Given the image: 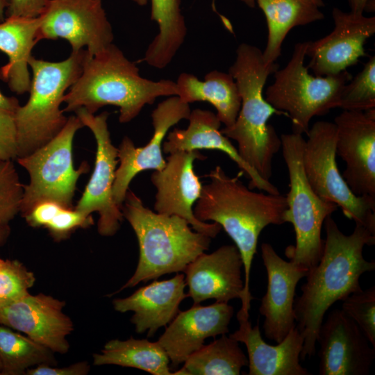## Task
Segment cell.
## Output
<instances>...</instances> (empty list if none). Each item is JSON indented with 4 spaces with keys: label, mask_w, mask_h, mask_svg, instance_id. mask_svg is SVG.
Instances as JSON below:
<instances>
[{
    "label": "cell",
    "mask_w": 375,
    "mask_h": 375,
    "mask_svg": "<svg viewBox=\"0 0 375 375\" xmlns=\"http://www.w3.org/2000/svg\"><path fill=\"white\" fill-rule=\"evenodd\" d=\"M324 224L326 238L322 256L308 269L301 295L294 304L296 326L303 338L302 360L315 354L319 331L329 308L362 290L361 276L375 269V261L363 256L364 247L375 244V234L356 224L352 233L345 235L331 215Z\"/></svg>",
    "instance_id": "cell-1"
},
{
    "label": "cell",
    "mask_w": 375,
    "mask_h": 375,
    "mask_svg": "<svg viewBox=\"0 0 375 375\" xmlns=\"http://www.w3.org/2000/svg\"><path fill=\"white\" fill-rule=\"evenodd\" d=\"M240 172L231 177L220 166L207 175L210 182L202 185L201 193L193 208L195 217L218 223L238 249L244 272V300L240 309L249 314L251 301L250 274L257 251L259 235L270 224L285 223L286 197L281 194L257 192L240 180Z\"/></svg>",
    "instance_id": "cell-2"
},
{
    "label": "cell",
    "mask_w": 375,
    "mask_h": 375,
    "mask_svg": "<svg viewBox=\"0 0 375 375\" xmlns=\"http://www.w3.org/2000/svg\"><path fill=\"white\" fill-rule=\"evenodd\" d=\"M173 95H177L175 81L142 77L135 64L112 43L96 55L87 54L81 75L64 95L62 110L83 108L94 114L105 106H115L119 108V121L124 124L157 98Z\"/></svg>",
    "instance_id": "cell-3"
},
{
    "label": "cell",
    "mask_w": 375,
    "mask_h": 375,
    "mask_svg": "<svg viewBox=\"0 0 375 375\" xmlns=\"http://www.w3.org/2000/svg\"><path fill=\"white\" fill-rule=\"evenodd\" d=\"M277 63H267L257 47L240 44L228 73L234 78L241 97V106L234 124L221 130L238 143L242 159L266 181L272 175L274 156L281 148V140L267 123L273 115H287L275 109L265 99L263 89L268 76L278 69Z\"/></svg>",
    "instance_id": "cell-4"
},
{
    "label": "cell",
    "mask_w": 375,
    "mask_h": 375,
    "mask_svg": "<svg viewBox=\"0 0 375 375\" xmlns=\"http://www.w3.org/2000/svg\"><path fill=\"white\" fill-rule=\"evenodd\" d=\"M121 210L136 235L139 259L134 274L118 292L165 274L183 272L191 262L209 249L210 237L193 231L181 217L147 208L129 189Z\"/></svg>",
    "instance_id": "cell-5"
},
{
    "label": "cell",
    "mask_w": 375,
    "mask_h": 375,
    "mask_svg": "<svg viewBox=\"0 0 375 375\" xmlns=\"http://www.w3.org/2000/svg\"><path fill=\"white\" fill-rule=\"evenodd\" d=\"M87 54L85 49L72 51L59 62L31 56L29 97L16 114L17 158L39 149L65 126L67 118L60 105L66 91L81 75Z\"/></svg>",
    "instance_id": "cell-6"
},
{
    "label": "cell",
    "mask_w": 375,
    "mask_h": 375,
    "mask_svg": "<svg viewBox=\"0 0 375 375\" xmlns=\"http://www.w3.org/2000/svg\"><path fill=\"white\" fill-rule=\"evenodd\" d=\"M307 42L295 44L286 66L277 69L274 82L265 93V100L292 122V133H308L310 122L338 108L344 86L351 79L346 69L339 74L313 76L304 66Z\"/></svg>",
    "instance_id": "cell-7"
},
{
    "label": "cell",
    "mask_w": 375,
    "mask_h": 375,
    "mask_svg": "<svg viewBox=\"0 0 375 375\" xmlns=\"http://www.w3.org/2000/svg\"><path fill=\"white\" fill-rule=\"evenodd\" d=\"M280 137L290 181L284 221L292 224L295 233L294 245L288 246L285 253L290 260L309 269L318 263L322 254L324 220L338 207L322 199L311 188L303 171L302 135L292 133Z\"/></svg>",
    "instance_id": "cell-8"
},
{
    "label": "cell",
    "mask_w": 375,
    "mask_h": 375,
    "mask_svg": "<svg viewBox=\"0 0 375 375\" xmlns=\"http://www.w3.org/2000/svg\"><path fill=\"white\" fill-rule=\"evenodd\" d=\"M83 126L76 115L71 116L53 138L31 153L17 158L29 175L28 183L24 185L20 208L22 216L38 203L47 200L73 208L77 181L90 168L87 162L78 169L73 164V140Z\"/></svg>",
    "instance_id": "cell-9"
},
{
    "label": "cell",
    "mask_w": 375,
    "mask_h": 375,
    "mask_svg": "<svg viewBox=\"0 0 375 375\" xmlns=\"http://www.w3.org/2000/svg\"><path fill=\"white\" fill-rule=\"evenodd\" d=\"M307 135L302 161L312 190L324 201L340 207L348 219L375 234V199L354 194L338 169L335 124L316 122Z\"/></svg>",
    "instance_id": "cell-10"
},
{
    "label": "cell",
    "mask_w": 375,
    "mask_h": 375,
    "mask_svg": "<svg viewBox=\"0 0 375 375\" xmlns=\"http://www.w3.org/2000/svg\"><path fill=\"white\" fill-rule=\"evenodd\" d=\"M75 112L83 126L93 133L97 151L93 172L74 208L85 215L97 212L98 233L112 236L119 229L124 217L112 196L118 158L117 148L112 144L108 127L109 113L104 111L95 115L83 108Z\"/></svg>",
    "instance_id": "cell-11"
},
{
    "label": "cell",
    "mask_w": 375,
    "mask_h": 375,
    "mask_svg": "<svg viewBox=\"0 0 375 375\" xmlns=\"http://www.w3.org/2000/svg\"><path fill=\"white\" fill-rule=\"evenodd\" d=\"M37 40L64 39L72 52L96 55L114 40L102 0H49L40 16Z\"/></svg>",
    "instance_id": "cell-12"
},
{
    "label": "cell",
    "mask_w": 375,
    "mask_h": 375,
    "mask_svg": "<svg viewBox=\"0 0 375 375\" xmlns=\"http://www.w3.org/2000/svg\"><path fill=\"white\" fill-rule=\"evenodd\" d=\"M206 158V156L199 150L172 153L167 158L165 167L152 173L151 181L156 188L153 206L155 212L181 217L194 231L212 239L219 233L222 226L216 222L208 223L197 219L193 212V206L202 189L199 178L194 172V162Z\"/></svg>",
    "instance_id": "cell-13"
},
{
    "label": "cell",
    "mask_w": 375,
    "mask_h": 375,
    "mask_svg": "<svg viewBox=\"0 0 375 375\" xmlns=\"http://www.w3.org/2000/svg\"><path fill=\"white\" fill-rule=\"evenodd\" d=\"M334 124L336 156L346 164L342 177L354 194L375 199V108L344 110Z\"/></svg>",
    "instance_id": "cell-14"
},
{
    "label": "cell",
    "mask_w": 375,
    "mask_h": 375,
    "mask_svg": "<svg viewBox=\"0 0 375 375\" xmlns=\"http://www.w3.org/2000/svg\"><path fill=\"white\" fill-rule=\"evenodd\" d=\"M191 110L189 103L178 96H169L159 103L151 113L153 135L144 147H135L125 136L117 148L119 167L115 172L112 196L121 208L129 185L140 172L148 169L162 170L166 164L162 156V144L169 130L182 119H188Z\"/></svg>",
    "instance_id": "cell-15"
},
{
    "label": "cell",
    "mask_w": 375,
    "mask_h": 375,
    "mask_svg": "<svg viewBox=\"0 0 375 375\" xmlns=\"http://www.w3.org/2000/svg\"><path fill=\"white\" fill-rule=\"evenodd\" d=\"M333 31L316 40L308 41L306 55L310 58L308 68L315 76L334 75L346 70L365 56L364 44L375 33V17L344 12L333 8Z\"/></svg>",
    "instance_id": "cell-16"
},
{
    "label": "cell",
    "mask_w": 375,
    "mask_h": 375,
    "mask_svg": "<svg viewBox=\"0 0 375 375\" xmlns=\"http://www.w3.org/2000/svg\"><path fill=\"white\" fill-rule=\"evenodd\" d=\"M317 342L320 375L369 374L375 348L343 310L335 309L328 313L320 326Z\"/></svg>",
    "instance_id": "cell-17"
},
{
    "label": "cell",
    "mask_w": 375,
    "mask_h": 375,
    "mask_svg": "<svg viewBox=\"0 0 375 375\" xmlns=\"http://www.w3.org/2000/svg\"><path fill=\"white\" fill-rule=\"evenodd\" d=\"M64 301L40 293L0 308V324L16 330L53 353L69 351L67 338L74 324L62 310Z\"/></svg>",
    "instance_id": "cell-18"
},
{
    "label": "cell",
    "mask_w": 375,
    "mask_h": 375,
    "mask_svg": "<svg viewBox=\"0 0 375 375\" xmlns=\"http://www.w3.org/2000/svg\"><path fill=\"white\" fill-rule=\"evenodd\" d=\"M261 257L267 272V286L260 301L259 312L265 317V337L278 343L296 326V288L308 269L291 260H283L269 243L261 244Z\"/></svg>",
    "instance_id": "cell-19"
},
{
    "label": "cell",
    "mask_w": 375,
    "mask_h": 375,
    "mask_svg": "<svg viewBox=\"0 0 375 375\" xmlns=\"http://www.w3.org/2000/svg\"><path fill=\"white\" fill-rule=\"evenodd\" d=\"M243 262L234 244L220 247L210 253H203L185 269L188 297L193 305L208 299L226 302L235 299L244 300L242 278Z\"/></svg>",
    "instance_id": "cell-20"
},
{
    "label": "cell",
    "mask_w": 375,
    "mask_h": 375,
    "mask_svg": "<svg viewBox=\"0 0 375 375\" xmlns=\"http://www.w3.org/2000/svg\"><path fill=\"white\" fill-rule=\"evenodd\" d=\"M233 313V307L228 303L217 301L179 311L157 340L169 358L171 369L183 364L207 338L228 333Z\"/></svg>",
    "instance_id": "cell-21"
},
{
    "label": "cell",
    "mask_w": 375,
    "mask_h": 375,
    "mask_svg": "<svg viewBox=\"0 0 375 375\" xmlns=\"http://www.w3.org/2000/svg\"><path fill=\"white\" fill-rule=\"evenodd\" d=\"M188 120L187 128H174L168 133L167 140L162 144V151L165 153L199 149L221 151L236 163L242 174L249 180L250 189L256 188L273 194H281L277 187L261 178L242 159L229 138L222 133L219 129L222 123L216 114L197 108L191 110Z\"/></svg>",
    "instance_id": "cell-22"
},
{
    "label": "cell",
    "mask_w": 375,
    "mask_h": 375,
    "mask_svg": "<svg viewBox=\"0 0 375 375\" xmlns=\"http://www.w3.org/2000/svg\"><path fill=\"white\" fill-rule=\"evenodd\" d=\"M239 328L229 335L244 343L248 353L249 375H309L300 363L303 338L297 326L284 338L271 345L262 339L258 325L252 326L249 315L237 314Z\"/></svg>",
    "instance_id": "cell-23"
},
{
    "label": "cell",
    "mask_w": 375,
    "mask_h": 375,
    "mask_svg": "<svg viewBox=\"0 0 375 375\" xmlns=\"http://www.w3.org/2000/svg\"><path fill=\"white\" fill-rule=\"evenodd\" d=\"M184 274L177 273L168 280L154 281L126 298L115 299L114 309L119 312H133L131 319L135 331L151 337L167 326L179 312L181 303L188 297Z\"/></svg>",
    "instance_id": "cell-24"
},
{
    "label": "cell",
    "mask_w": 375,
    "mask_h": 375,
    "mask_svg": "<svg viewBox=\"0 0 375 375\" xmlns=\"http://www.w3.org/2000/svg\"><path fill=\"white\" fill-rule=\"evenodd\" d=\"M40 17H6L0 22V51L8 62L0 68V79L17 94L28 93L31 78L29 60L34 46Z\"/></svg>",
    "instance_id": "cell-25"
},
{
    "label": "cell",
    "mask_w": 375,
    "mask_h": 375,
    "mask_svg": "<svg viewBox=\"0 0 375 375\" xmlns=\"http://www.w3.org/2000/svg\"><path fill=\"white\" fill-rule=\"evenodd\" d=\"M177 95L187 103L206 101L217 110V116L224 127L232 126L241 106L237 84L229 73L212 70L203 81L189 73L181 74L175 81Z\"/></svg>",
    "instance_id": "cell-26"
},
{
    "label": "cell",
    "mask_w": 375,
    "mask_h": 375,
    "mask_svg": "<svg viewBox=\"0 0 375 375\" xmlns=\"http://www.w3.org/2000/svg\"><path fill=\"white\" fill-rule=\"evenodd\" d=\"M262 10L268 36L262 56L267 63L274 62L281 53V47L290 30L324 19L319 7L308 0H255Z\"/></svg>",
    "instance_id": "cell-27"
},
{
    "label": "cell",
    "mask_w": 375,
    "mask_h": 375,
    "mask_svg": "<svg viewBox=\"0 0 375 375\" xmlns=\"http://www.w3.org/2000/svg\"><path fill=\"white\" fill-rule=\"evenodd\" d=\"M151 19L158 33L149 44L143 58L156 69L166 67L183 45L188 33L181 0H149Z\"/></svg>",
    "instance_id": "cell-28"
},
{
    "label": "cell",
    "mask_w": 375,
    "mask_h": 375,
    "mask_svg": "<svg viewBox=\"0 0 375 375\" xmlns=\"http://www.w3.org/2000/svg\"><path fill=\"white\" fill-rule=\"evenodd\" d=\"M169 358L156 342L131 337L126 340H111L100 353L93 355V365H114L139 369L153 375H172Z\"/></svg>",
    "instance_id": "cell-29"
},
{
    "label": "cell",
    "mask_w": 375,
    "mask_h": 375,
    "mask_svg": "<svg viewBox=\"0 0 375 375\" xmlns=\"http://www.w3.org/2000/svg\"><path fill=\"white\" fill-rule=\"evenodd\" d=\"M246 366L248 358L239 342L224 334L191 354L172 375H239Z\"/></svg>",
    "instance_id": "cell-30"
},
{
    "label": "cell",
    "mask_w": 375,
    "mask_h": 375,
    "mask_svg": "<svg viewBox=\"0 0 375 375\" xmlns=\"http://www.w3.org/2000/svg\"><path fill=\"white\" fill-rule=\"evenodd\" d=\"M53 352L24 334L0 324L1 375H22L41 364L56 365Z\"/></svg>",
    "instance_id": "cell-31"
},
{
    "label": "cell",
    "mask_w": 375,
    "mask_h": 375,
    "mask_svg": "<svg viewBox=\"0 0 375 375\" xmlns=\"http://www.w3.org/2000/svg\"><path fill=\"white\" fill-rule=\"evenodd\" d=\"M344 110L366 111L375 108V57L344 86L339 107Z\"/></svg>",
    "instance_id": "cell-32"
},
{
    "label": "cell",
    "mask_w": 375,
    "mask_h": 375,
    "mask_svg": "<svg viewBox=\"0 0 375 375\" xmlns=\"http://www.w3.org/2000/svg\"><path fill=\"white\" fill-rule=\"evenodd\" d=\"M35 281L34 274L21 262L4 260L0 267V308L28 294Z\"/></svg>",
    "instance_id": "cell-33"
},
{
    "label": "cell",
    "mask_w": 375,
    "mask_h": 375,
    "mask_svg": "<svg viewBox=\"0 0 375 375\" xmlns=\"http://www.w3.org/2000/svg\"><path fill=\"white\" fill-rule=\"evenodd\" d=\"M24 195L12 160L0 159V224H8L20 212Z\"/></svg>",
    "instance_id": "cell-34"
},
{
    "label": "cell",
    "mask_w": 375,
    "mask_h": 375,
    "mask_svg": "<svg viewBox=\"0 0 375 375\" xmlns=\"http://www.w3.org/2000/svg\"><path fill=\"white\" fill-rule=\"evenodd\" d=\"M343 310L375 348V287L353 292L342 300Z\"/></svg>",
    "instance_id": "cell-35"
},
{
    "label": "cell",
    "mask_w": 375,
    "mask_h": 375,
    "mask_svg": "<svg viewBox=\"0 0 375 375\" xmlns=\"http://www.w3.org/2000/svg\"><path fill=\"white\" fill-rule=\"evenodd\" d=\"M19 106L17 98L0 90V159L17 158L16 114Z\"/></svg>",
    "instance_id": "cell-36"
},
{
    "label": "cell",
    "mask_w": 375,
    "mask_h": 375,
    "mask_svg": "<svg viewBox=\"0 0 375 375\" xmlns=\"http://www.w3.org/2000/svg\"><path fill=\"white\" fill-rule=\"evenodd\" d=\"M93 224L92 215H85L74 208L62 206L45 228L52 238L58 242L68 238L77 228H86Z\"/></svg>",
    "instance_id": "cell-37"
},
{
    "label": "cell",
    "mask_w": 375,
    "mask_h": 375,
    "mask_svg": "<svg viewBox=\"0 0 375 375\" xmlns=\"http://www.w3.org/2000/svg\"><path fill=\"white\" fill-rule=\"evenodd\" d=\"M90 369L87 361H80L70 365L58 367L47 364L38 365L28 369L26 375H86Z\"/></svg>",
    "instance_id": "cell-38"
},
{
    "label": "cell",
    "mask_w": 375,
    "mask_h": 375,
    "mask_svg": "<svg viewBox=\"0 0 375 375\" xmlns=\"http://www.w3.org/2000/svg\"><path fill=\"white\" fill-rule=\"evenodd\" d=\"M49 0H8L6 17L17 16L38 17L43 12Z\"/></svg>",
    "instance_id": "cell-39"
},
{
    "label": "cell",
    "mask_w": 375,
    "mask_h": 375,
    "mask_svg": "<svg viewBox=\"0 0 375 375\" xmlns=\"http://www.w3.org/2000/svg\"><path fill=\"white\" fill-rule=\"evenodd\" d=\"M348 3L353 12L363 14L365 10H374V0H348Z\"/></svg>",
    "instance_id": "cell-40"
},
{
    "label": "cell",
    "mask_w": 375,
    "mask_h": 375,
    "mask_svg": "<svg viewBox=\"0 0 375 375\" xmlns=\"http://www.w3.org/2000/svg\"><path fill=\"white\" fill-rule=\"evenodd\" d=\"M10 233V229L8 224H0V246L6 242Z\"/></svg>",
    "instance_id": "cell-41"
},
{
    "label": "cell",
    "mask_w": 375,
    "mask_h": 375,
    "mask_svg": "<svg viewBox=\"0 0 375 375\" xmlns=\"http://www.w3.org/2000/svg\"><path fill=\"white\" fill-rule=\"evenodd\" d=\"M240 1L251 8H255L256 4L255 0H240ZM308 1L312 2V3H314L319 8L323 7L324 6V3L323 0H308Z\"/></svg>",
    "instance_id": "cell-42"
},
{
    "label": "cell",
    "mask_w": 375,
    "mask_h": 375,
    "mask_svg": "<svg viewBox=\"0 0 375 375\" xmlns=\"http://www.w3.org/2000/svg\"><path fill=\"white\" fill-rule=\"evenodd\" d=\"M8 6V0H0V22L6 18V13Z\"/></svg>",
    "instance_id": "cell-43"
},
{
    "label": "cell",
    "mask_w": 375,
    "mask_h": 375,
    "mask_svg": "<svg viewBox=\"0 0 375 375\" xmlns=\"http://www.w3.org/2000/svg\"><path fill=\"white\" fill-rule=\"evenodd\" d=\"M131 1H133L135 3L140 6H146L148 3V2H149V0H131Z\"/></svg>",
    "instance_id": "cell-44"
},
{
    "label": "cell",
    "mask_w": 375,
    "mask_h": 375,
    "mask_svg": "<svg viewBox=\"0 0 375 375\" xmlns=\"http://www.w3.org/2000/svg\"><path fill=\"white\" fill-rule=\"evenodd\" d=\"M1 371H2V364L0 360V374L1 375Z\"/></svg>",
    "instance_id": "cell-45"
},
{
    "label": "cell",
    "mask_w": 375,
    "mask_h": 375,
    "mask_svg": "<svg viewBox=\"0 0 375 375\" xmlns=\"http://www.w3.org/2000/svg\"><path fill=\"white\" fill-rule=\"evenodd\" d=\"M4 260L3 259H1L0 258V267H1L3 262Z\"/></svg>",
    "instance_id": "cell-46"
}]
</instances>
